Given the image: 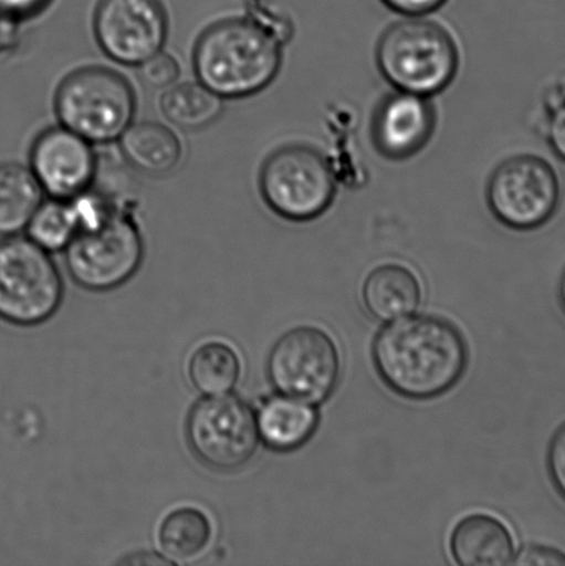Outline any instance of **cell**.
Masks as SVG:
<instances>
[{
  "instance_id": "obj_1",
  "label": "cell",
  "mask_w": 565,
  "mask_h": 566,
  "mask_svg": "<svg viewBox=\"0 0 565 566\" xmlns=\"http://www.w3.org/2000/svg\"><path fill=\"white\" fill-rule=\"evenodd\" d=\"M373 363L384 385L408 401H431L450 392L469 365L462 332L439 315L393 321L375 336Z\"/></svg>"
},
{
  "instance_id": "obj_2",
  "label": "cell",
  "mask_w": 565,
  "mask_h": 566,
  "mask_svg": "<svg viewBox=\"0 0 565 566\" xmlns=\"http://www.w3.org/2000/svg\"><path fill=\"white\" fill-rule=\"evenodd\" d=\"M284 44L252 17L223 20L199 36L193 71L198 82L223 99L251 97L280 74Z\"/></svg>"
},
{
  "instance_id": "obj_3",
  "label": "cell",
  "mask_w": 565,
  "mask_h": 566,
  "mask_svg": "<svg viewBox=\"0 0 565 566\" xmlns=\"http://www.w3.org/2000/svg\"><path fill=\"white\" fill-rule=\"evenodd\" d=\"M376 66L395 88L435 97L461 69V49L450 28L430 15H401L380 33Z\"/></svg>"
},
{
  "instance_id": "obj_4",
  "label": "cell",
  "mask_w": 565,
  "mask_h": 566,
  "mask_svg": "<svg viewBox=\"0 0 565 566\" xmlns=\"http://www.w3.org/2000/svg\"><path fill=\"white\" fill-rule=\"evenodd\" d=\"M54 111L61 126L88 143H113L133 124L135 91L119 72L87 66L60 83Z\"/></svg>"
},
{
  "instance_id": "obj_5",
  "label": "cell",
  "mask_w": 565,
  "mask_h": 566,
  "mask_svg": "<svg viewBox=\"0 0 565 566\" xmlns=\"http://www.w3.org/2000/svg\"><path fill=\"white\" fill-rule=\"evenodd\" d=\"M259 190L271 212L293 223H307L334 205L337 179L328 157L318 148L287 144L264 160Z\"/></svg>"
},
{
  "instance_id": "obj_6",
  "label": "cell",
  "mask_w": 565,
  "mask_h": 566,
  "mask_svg": "<svg viewBox=\"0 0 565 566\" xmlns=\"http://www.w3.org/2000/svg\"><path fill=\"white\" fill-rule=\"evenodd\" d=\"M64 293L63 275L46 249L28 237L0 240V319L42 325L57 313Z\"/></svg>"
},
{
  "instance_id": "obj_7",
  "label": "cell",
  "mask_w": 565,
  "mask_h": 566,
  "mask_svg": "<svg viewBox=\"0 0 565 566\" xmlns=\"http://www.w3.org/2000/svg\"><path fill=\"white\" fill-rule=\"evenodd\" d=\"M144 241L133 216L114 208L102 223L80 232L65 249V265L77 286L109 292L140 270Z\"/></svg>"
},
{
  "instance_id": "obj_8",
  "label": "cell",
  "mask_w": 565,
  "mask_h": 566,
  "mask_svg": "<svg viewBox=\"0 0 565 566\" xmlns=\"http://www.w3.org/2000/svg\"><path fill=\"white\" fill-rule=\"evenodd\" d=\"M186 438L198 462L218 473H236L251 463L258 452L257 412L231 394L205 396L188 412Z\"/></svg>"
},
{
  "instance_id": "obj_9",
  "label": "cell",
  "mask_w": 565,
  "mask_h": 566,
  "mask_svg": "<svg viewBox=\"0 0 565 566\" xmlns=\"http://www.w3.org/2000/svg\"><path fill=\"white\" fill-rule=\"evenodd\" d=\"M270 385L281 396L320 405L334 396L342 375V358L334 338L321 327H293L271 347Z\"/></svg>"
},
{
  "instance_id": "obj_10",
  "label": "cell",
  "mask_w": 565,
  "mask_h": 566,
  "mask_svg": "<svg viewBox=\"0 0 565 566\" xmlns=\"http://www.w3.org/2000/svg\"><path fill=\"white\" fill-rule=\"evenodd\" d=\"M485 199L502 226L533 231L556 214L562 201L561 179L555 168L538 155H513L492 170Z\"/></svg>"
},
{
  "instance_id": "obj_11",
  "label": "cell",
  "mask_w": 565,
  "mask_h": 566,
  "mask_svg": "<svg viewBox=\"0 0 565 566\" xmlns=\"http://www.w3.org/2000/svg\"><path fill=\"white\" fill-rule=\"evenodd\" d=\"M93 22L98 46L121 65L140 66L163 52L168 39L160 0H100Z\"/></svg>"
},
{
  "instance_id": "obj_12",
  "label": "cell",
  "mask_w": 565,
  "mask_h": 566,
  "mask_svg": "<svg viewBox=\"0 0 565 566\" xmlns=\"http://www.w3.org/2000/svg\"><path fill=\"white\" fill-rule=\"evenodd\" d=\"M437 109L430 97L395 91L380 99L370 116V142L391 163L417 157L433 140Z\"/></svg>"
},
{
  "instance_id": "obj_13",
  "label": "cell",
  "mask_w": 565,
  "mask_h": 566,
  "mask_svg": "<svg viewBox=\"0 0 565 566\" xmlns=\"http://www.w3.org/2000/svg\"><path fill=\"white\" fill-rule=\"evenodd\" d=\"M30 160L42 190L55 199H71L91 190L97 174L92 143L61 125L36 137Z\"/></svg>"
},
{
  "instance_id": "obj_14",
  "label": "cell",
  "mask_w": 565,
  "mask_h": 566,
  "mask_svg": "<svg viewBox=\"0 0 565 566\" xmlns=\"http://www.w3.org/2000/svg\"><path fill=\"white\" fill-rule=\"evenodd\" d=\"M450 553L459 566H505L513 564L516 542L509 526L495 515H464L453 526Z\"/></svg>"
},
{
  "instance_id": "obj_15",
  "label": "cell",
  "mask_w": 565,
  "mask_h": 566,
  "mask_svg": "<svg viewBox=\"0 0 565 566\" xmlns=\"http://www.w3.org/2000/svg\"><path fill=\"white\" fill-rule=\"evenodd\" d=\"M362 297L365 310L381 324L412 315L423 298L422 282L401 263L376 265L365 276Z\"/></svg>"
},
{
  "instance_id": "obj_16",
  "label": "cell",
  "mask_w": 565,
  "mask_h": 566,
  "mask_svg": "<svg viewBox=\"0 0 565 566\" xmlns=\"http://www.w3.org/2000/svg\"><path fill=\"white\" fill-rule=\"evenodd\" d=\"M260 441L271 451H296L312 440L320 415L314 405L280 396L269 398L257 413Z\"/></svg>"
},
{
  "instance_id": "obj_17",
  "label": "cell",
  "mask_w": 565,
  "mask_h": 566,
  "mask_svg": "<svg viewBox=\"0 0 565 566\" xmlns=\"http://www.w3.org/2000/svg\"><path fill=\"white\" fill-rule=\"evenodd\" d=\"M119 140L126 163L144 175H169L180 164L182 148L179 137L158 122L132 124Z\"/></svg>"
},
{
  "instance_id": "obj_18",
  "label": "cell",
  "mask_w": 565,
  "mask_h": 566,
  "mask_svg": "<svg viewBox=\"0 0 565 566\" xmlns=\"http://www.w3.org/2000/svg\"><path fill=\"white\" fill-rule=\"evenodd\" d=\"M213 542V524L203 510L181 506L171 510L160 521L158 545L169 564L198 562Z\"/></svg>"
},
{
  "instance_id": "obj_19",
  "label": "cell",
  "mask_w": 565,
  "mask_h": 566,
  "mask_svg": "<svg viewBox=\"0 0 565 566\" xmlns=\"http://www.w3.org/2000/svg\"><path fill=\"white\" fill-rule=\"evenodd\" d=\"M43 196L30 168L14 163L0 165V235L13 237L27 231Z\"/></svg>"
},
{
  "instance_id": "obj_20",
  "label": "cell",
  "mask_w": 565,
  "mask_h": 566,
  "mask_svg": "<svg viewBox=\"0 0 565 566\" xmlns=\"http://www.w3.org/2000/svg\"><path fill=\"white\" fill-rule=\"evenodd\" d=\"M88 223L85 199L43 201L27 227L28 238L48 252L65 251Z\"/></svg>"
},
{
  "instance_id": "obj_21",
  "label": "cell",
  "mask_w": 565,
  "mask_h": 566,
  "mask_svg": "<svg viewBox=\"0 0 565 566\" xmlns=\"http://www.w3.org/2000/svg\"><path fill=\"white\" fill-rule=\"evenodd\" d=\"M188 377L203 396H223L234 390L240 381V355L230 344L212 340L201 344L188 360Z\"/></svg>"
},
{
  "instance_id": "obj_22",
  "label": "cell",
  "mask_w": 565,
  "mask_h": 566,
  "mask_svg": "<svg viewBox=\"0 0 565 566\" xmlns=\"http://www.w3.org/2000/svg\"><path fill=\"white\" fill-rule=\"evenodd\" d=\"M160 109L181 130H199L213 124L223 111V98L201 82L179 83L166 88Z\"/></svg>"
},
{
  "instance_id": "obj_23",
  "label": "cell",
  "mask_w": 565,
  "mask_h": 566,
  "mask_svg": "<svg viewBox=\"0 0 565 566\" xmlns=\"http://www.w3.org/2000/svg\"><path fill=\"white\" fill-rule=\"evenodd\" d=\"M545 136L552 151L565 163V80L553 83L545 94Z\"/></svg>"
},
{
  "instance_id": "obj_24",
  "label": "cell",
  "mask_w": 565,
  "mask_h": 566,
  "mask_svg": "<svg viewBox=\"0 0 565 566\" xmlns=\"http://www.w3.org/2000/svg\"><path fill=\"white\" fill-rule=\"evenodd\" d=\"M140 75L147 85L155 88L174 86L180 76V66L174 55L159 52L140 65Z\"/></svg>"
},
{
  "instance_id": "obj_25",
  "label": "cell",
  "mask_w": 565,
  "mask_h": 566,
  "mask_svg": "<svg viewBox=\"0 0 565 566\" xmlns=\"http://www.w3.org/2000/svg\"><path fill=\"white\" fill-rule=\"evenodd\" d=\"M547 471L565 501V423L555 432L547 449Z\"/></svg>"
},
{
  "instance_id": "obj_26",
  "label": "cell",
  "mask_w": 565,
  "mask_h": 566,
  "mask_svg": "<svg viewBox=\"0 0 565 566\" xmlns=\"http://www.w3.org/2000/svg\"><path fill=\"white\" fill-rule=\"evenodd\" d=\"M513 564L565 566V553L555 547L529 546L514 556Z\"/></svg>"
},
{
  "instance_id": "obj_27",
  "label": "cell",
  "mask_w": 565,
  "mask_h": 566,
  "mask_svg": "<svg viewBox=\"0 0 565 566\" xmlns=\"http://www.w3.org/2000/svg\"><path fill=\"white\" fill-rule=\"evenodd\" d=\"M387 9L400 15H430L448 0H380Z\"/></svg>"
},
{
  "instance_id": "obj_28",
  "label": "cell",
  "mask_w": 565,
  "mask_h": 566,
  "mask_svg": "<svg viewBox=\"0 0 565 566\" xmlns=\"http://www.w3.org/2000/svg\"><path fill=\"white\" fill-rule=\"evenodd\" d=\"M52 0H0V15L21 20L35 15L46 8Z\"/></svg>"
},
{
  "instance_id": "obj_29",
  "label": "cell",
  "mask_w": 565,
  "mask_h": 566,
  "mask_svg": "<svg viewBox=\"0 0 565 566\" xmlns=\"http://www.w3.org/2000/svg\"><path fill=\"white\" fill-rule=\"evenodd\" d=\"M558 298H561V304L565 313V270L562 275L561 285H558Z\"/></svg>"
}]
</instances>
